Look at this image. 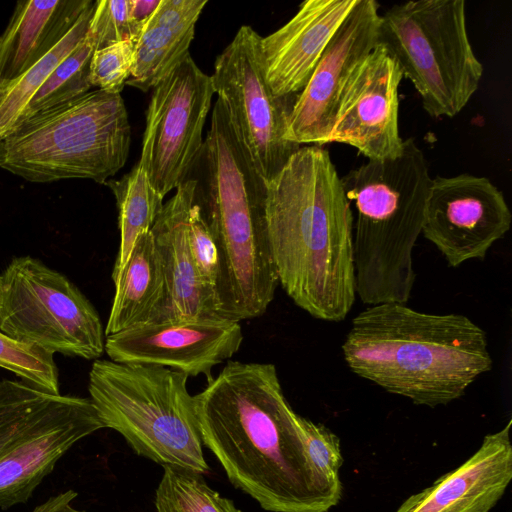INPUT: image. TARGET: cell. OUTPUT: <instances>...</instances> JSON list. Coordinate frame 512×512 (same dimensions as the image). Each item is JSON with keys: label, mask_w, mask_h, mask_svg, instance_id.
Wrapping results in <instances>:
<instances>
[{"label": "cell", "mask_w": 512, "mask_h": 512, "mask_svg": "<svg viewBox=\"0 0 512 512\" xmlns=\"http://www.w3.org/2000/svg\"><path fill=\"white\" fill-rule=\"evenodd\" d=\"M195 397L203 446L269 512H328L342 493L313 469L274 364L229 361Z\"/></svg>", "instance_id": "1"}, {"label": "cell", "mask_w": 512, "mask_h": 512, "mask_svg": "<svg viewBox=\"0 0 512 512\" xmlns=\"http://www.w3.org/2000/svg\"><path fill=\"white\" fill-rule=\"evenodd\" d=\"M265 216L279 285L316 319L339 322L356 298L354 218L329 151L300 147L266 183Z\"/></svg>", "instance_id": "2"}, {"label": "cell", "mask_w": 512, "mask_h": 512, "mask_svg": "<svg viewBox=\"0 0 512 512\" xmlns=\"http://www.w3.org/2000/svg\"><path fill=\"white\" fill-rule=\"evenodd\" d=\"M217 248L215 294L221 318L262 316L279 285L265 216L266 183L242 147L221 98L188 175Z\"/></svg>", "instance_id": "3"}, {"label": "cell", "mask_w": 512, "mask_h": 512, "mask_svg": "<svg viewBox=\"0 0 512 512\" xmlns=\"http://www.w3.org/2000/svg\"><path fill=\"white\" fill-rule=\"evenodd\" d=\"M357 376L430 408L462 397L492 369L486 332L462 314L381 303L358 313L342 344Z\"/></svg>", "instance_id": "4"}, {"label": "cell", "mask_w": 512, "mask_h": 512, "mask_svg": "<svg viewBox=\"0 0 512 512\" xmlns=\"http://www.w3.org/2000/svg\"><path fill=\"white\" fill-rule=\"evenodd\" d=\"M341 180L357 212L356 295L369 306L406 304L416 279L412 251L422 232L432 181L423 151L409 138L397 157L368 160Z\"/></svg>", "instance_id": "5"}, {"label": "cell", "mask_w": 512, "mask_h": 512, "mask_svg": "<svg viewBox=\"0 0 512 512\" xmlns=\"http://www.w3.org/2000/svg\"><path fill=\"white\" fill-rule=\"evenodd\" d=\"M130 144L121 94L95 89L19 122L0 139V168L34 183L105 184L125 165Z\"/></svg>", "instance_id": "6"}, {"label": "cell", "mask_w": 512, "mask_h": 512, "mask_svg": "<svg viewBox=\"0 0 512 512\" xmlns=\"http://www.w3.org/2000/svg\"><path fill=\"white\" fill-rule=\"evenodd\" d=\"M188 378L170 368L97 359L88 390L104 428L118 432L137 455L204 474L209 466Z\"/></svg>", "instance_id": "7"}, {"label": "cell", "mask_w": 512, "mask_h": 512, "mask_svg": "<svg viewBox=\"0 0 512 512\" xmlns=\"http://www.w3.org/2000/svg\"><path fill=\"white\" fill-rule=\"evenodd\" d=\"M378 43L431 117L457 115L479 87L483 66L467 34L464 0L395 4L380 15Z\"/></svg>", "instance_id": "8"}, {"label": "cell", "mask_w": 512, "mask_h": 512, "mask_svg": "<svg viewBox=\"0 0 512 512\" xmlns=\"http://www.w3.org/2000/svg\"><path fill=\"white\" fill-rule=\"evenodd\" d=\"M103 428L90 398L0 381V508L26 503L75 443Z\"/></svg>", "instance_id": "9"}, {"label": "cell", "mask_w": 512, "mask_h": 512, "mask_svg": "<svg viewBox=\"0 0 512 512\" xmlns=\"http://www.w3.org/2000/svg\"><path fill=\"white\" fill-rule=\"evenodd\" d=\"M0 331L51 354L97 360L105 329L86 296L63 274L31 256L0 275Z\"/></svg>", "instance_id": "10"}, {"label": "cell", "mask_w": 512, "mask_h": 512, "mask_svg": "<svg viewBox=\"0 0 512 512\" xmlns=\"http://www.w3.org/2000/svg\"><path fill=\"white\" fill-rule=\"evenodd\" d=\"M261 38L252 27L241 26L217 56L211 80L239 142L267 183L301 146L287 139L297 96L280 97L270 88L263 69Z\"/></svg>", "instance_id": "11"}, {"label": "cell", "mask_w": 512, "mask_h": 512, "mask_svg": "<svg viewBox=\"0 0 512 512\" xmlns=\"http://www.w3.org/2000/svg\"><path fill=\"white\" fill-rule=\"evenodd\" d=\"M152 90L138 164L164 198L188 178L215 92L191 55Z\"/></svg>", "instance_id": "12"}, {"label": "cell", "mask_w": 512, "mask_h": 512, "mask_svg": "<svg viewBox=\"0 0 512 512\" xmlns=\"http://www.w3.org/2000/svg\"><path fill=\"white\" fill-rule=\"evenodd\" d=\"M512 214L503 193L486 177L462 173L432 179L421 234L450 267L483 260L509 231Z\"/></svg>", "instance_id": "13"}, {"label": "cell", "mask_w": 512, "mask_h": 512, "mask_svg": "<svg viewBox=\"0 0 512 512\" xmlns=\"http://www.w3.org/2000/svg\"><path fill=\"white\" fill-rule=\"evenodd\" d=\"M379 22V4L358 0L296 97L288 120L289 141L300 146L326 144L348 80L378 44Z\"/></svg>", "instance_id": "14"}, {"label": "cell", "mask_w": 512, "mask_h": 512, "mask_svg": "<svg viewBox=\"0 0 512 512\" xmlns=\"http://www.w3.org/2000/svg\"><path fill=\"white\" fill-rule=\"evenodd\" d=\"M242 342L241 325L228 319L158 322L106 336L105 352L117 363L160 366L210 381L213 368Z\"/></svg>", "instance_id": "15"}, {"label": "cell", "mask_w": 512, "mask_h": 512, "mask_svg": "<svg viewBox=\"0 0 512 512\" xmlns=\"http://www.w3.org/2000/svg\"><path fill=\"white\" fill-rule=\"evenodd\" d=\"M402 77L396 61L378 43L348 80L326 144H347L368 160L397 157L404 141L398 126Z\"/></svg>", "instance_id": "16"}, {"label": "cell", "mask_w": 512, "mask_h": 512, "mask_svg": "<svg viewBox=\"0 0 512 512\" xmlns=\"http://www.w3.org/2000/svg\"><path fill=\"white\" fill-rule=\"evenodd\" d=\"M194 181L187 178L163 204L150 232L164 275V298L151 323L224 319L215 290L199 276L187 241V218L193 204Z\"/></svg>", "instance_id": "17"}, {"label": "cell", "mask_w": 512, "mask_h": 512, "mask_svg": "<svg viewBox=\"0 0 512 512\" xmlns=\"http://www.w3.org/2000/svg\"><path fill=\"white\" fill-rule=\"evenodd\" d=\"M358 0H307L281 28L261 38L265 78L275 95L294 97Z\"/></svg>", "instance_id": "18"}, {"label": "cell", "mask_w": 512, "mask_h": 512, "mask_svg": "<svg viewBox=\"0 0 512 512\" xmlns=\"http://www.w3.org/2000/svg\"><path fill=\"white\" fill-rule=\"evenodd\" d=\"M511 419L463 464L409 496L396 512H489L512 479Z\"/></svg>", "instance_id": "19"}, {"label": "cell", "mask_w": 512, "mask_h": 512, "mask_svg": "<svg viewBox=\"0 0 512 512\" xmlns=\"http://www.w3.org/2000/svg\"><path fill=\"white\" fill-rule=\"evenodd\" d=\"M92 0H19L0 35V88L53 50Z\"/></svg>", "instance_id": "20"}, {"label": "cell", "mask_w": 512, "mask_h": 512, "mask_svg": "<svg viewBox=\"0 0 512 512\" xmlns=\"http://www.w3.org/2000/svg\"><path fill=\"white\" fill-rule=\"evenodd\" d=\"M207 0H161L135 43L134 65L126 85L153 89L189 56L195 26Z\"/></svg>", "instance_id": "21"}, {"label": "cell", "mask_w": 512, "mask_h": 512, "mask_svg": "<svg viewBox=\"0 0 512 512\" xmlns=\"http://www.w3.org/2000/svg\"><path fill=\"white\" fill-rule=\"evenodd\" d=\"M112 280L115 294L105 336L151 323L161 308L165 285L150 231L138 238L128 260Z\"/></svg>", "instance_id": "22"}, {"label": "cell", "mask_w": 512, "mask_h": 512, "mask_svg": "<svg viewBox=\"0 0 512 512\" xmlns=\"http://www.w3.org/2000/svg\"><path fill=\"white\" fill-rule=\"evenodd\" d=\"M107 185L116 200L120 245L112 271L118 274L138 238L150 231L163 207V197L156 191L144 169L137 163L120 179H109Z\"/></svg>", "instance_id": "23"}, {"label": "cell", "mask_w": 512, "mask_h": 512, "mask_svg": "<svg viewBox=\"0 0 512 512\" xmlns=\"http://www.w3.org/2000/svg\"><path fill=\"white\" fill-rule=\"evenodd\" d=\"M94 7L95 1H91L72 29L53 50L11 84L0 88V139L16 126L33 95L84 38Z\"/></svg>", "instance_id": "24"}, {"label": "cell", "mask_w": 512, "mask_h": 512, "mask_svg": "<svg viewBox=\"0 0 512 512\" xmlns=\"http://www.w3.org/2000/svg\"><path fill=\"white\" fill-rule=\"evenodd\" d=\"M95 50L93 39L86 33L33 95L19 122L89 92L92 88L89 81L90 61Z\"/></svg>", "instance_id": "25"}, {"label": "cell", "mask_w": 512, "mask_h": 512, "mask_svg": "<svg viewBox=\"0 0 512 512\" xmlns=\"http://www.w3.org/2000/svg\"><path fill=\"white\" fill-rule=\"evenodd\" d=\"M156 512H244L212 489L203 474L163 467L155 492Z\"/></svg>", "instance_id": "26"}, {"label": "cell", "mask_w": 512, "mask_h": 512, "mask_svg": "<svg viewBox=\"0 0 512 512\" xmlns=\"http://www.w3.org/2000/svg\"><path fill=\"white\" fill-rule=\"evenodd\" d=\"M0 367L40 390L59 394L58 369L53 354L19 342L0 331Z\"/></svg>", "instance_id": "27"}, {"label": "cell", "mask_w": 512, "mask_h": 512, "mask_svg": "<svg viewBox=\"0 0 512 512\" xmlns=\"http://www.w3.org/2000/svg\"><path fill=\"white\" fill-rule=\"evenodd\" d=\"M308 459L318 476L332 489L342 493L339 472L343 456L338 436L321 423L298 416Z\"/></svg>", "instance_id": "28"}, {"label": "cell", "mask_w": 512, "mask_h": 512, "mask_svg": "<svg viewBox=\"0 0 512 512\" xmlns=\"http://www.w3.org/2000/svg\"><path fill=\"white\" fill-rule=\"evenodd\" d=\"M135 41L128 39L94 51L89 68L92 87L107 93L120 94L131 77Z\"/></svg>", "instance_id": "29"}, {"label": "cell", "mask_w": 512, "mask_h": 512, "mask_svg": "<svg viewBox=\"0 0 512 512\" xmlns=\"http://www.w3.org/2000/svg\"><path fill=\"white\" fill-rule=\"evenodd\" d=\"M129 9L130 0L95 1L87 33L96 50L128 39L136 43Z\"/></svg>", "instance_id": "30"}, {"label": "cell", "mask_w": 512, "mask_h": 512, "mask_svg": "<svg viewBox=\"0 0 512 512\" xmlns=\"http://www.w3.org/2000/svg\"><path fill=\"white\" fill-rule=\"evenodd\" d=\"M187 241L200 278L215 290L218 272L217 248L194 202L187 218Z\"/></svg>", "instance_id": "31"}, {"label": "cell", "mask_w": 512, "mask_h": 512, "mask_svg": "<svg viewBox=\"0 0 512 512\" xmlns=\"http://www.w3.org/2000/svg\"><path fill=\"white\" fill-rule=\"evenodd\" d=\"M161 0H130L129 16L136 41Z\"/></svg>", "instance_id": "32"}, {"label": "cell", "mask_w": 512, "mask_h": 512, "mask_svg": "<svg viewBox=\"0 0 512 512\" xmlns=\"http://www.w3.org/2000/svg\"><path fill=\"white\" fill-rule=\"evenodd\" d=\"M76 497L77 492L72 489H68L62 493L49 497L46 501L35 507L31 512H84L71 505Z\"/></svg>", "instance_id": "33"}]
</instances>
